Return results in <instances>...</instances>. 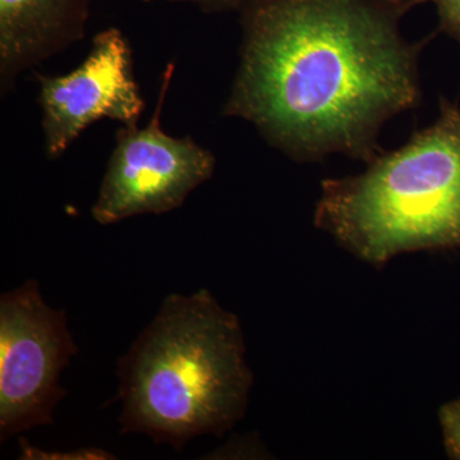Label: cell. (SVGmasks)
Returning <instances> with one entry per match:
<instances>
[{"mask_svg": "<svg viewBox=\"0 0 460 460\" xmlns=\"http://www.w3.org/2000/svg\"><path fill=\"white\" fill-rule=\"evenodd\" d=\"M420 0H247L241 62L224 115L257 127L299 162L370 163L381 127L420 98L402 16Z\"/></svg>", "mask_w": 460, "mask_h": 460, "instance_id": "obj_1", "label": "cell"}, {"mask_svg": "<svg viewBox=\"0 0 460 460\" xmlns=\"http://www.w3.org/2000/svg\"><path fill=\"white\" fill-rule=\"evenodd\" d=\"M120 434L181 452L246 413L253 375L241 323L208 289L166 296L118 361Z\"/></svg>", "mask_w": 460, "mask_h": 460, "instance_id": "obj_2", "label": "cell"}, {"mask_svg": "<svg viewBox=\"0 0 460 460\" xmlns=\"http://www.w3.org/2000/svg\"><path fill=\"white\" fill-rule=\"evenodd\" d=\"M362 174L323 181L317 228L374 266L417 251L460 247V108L408 144L381 153Z\"/></svg>", "mask_w": 460, "mask_h": 460, "instance_id": "obj_3", "label": "cell"}, {"mask_svg": "<svg viewBox=\"0 0 460 460\" xmlns=\"http://www.w3.org/2000/svg\"><path fill=\"white\" fill-rule=\"evenodd\" d=\"M78 353L66 314L50 307L36 280L0 296V438L53 425L66 395L62 371Z\"/></svg>", "mask_w": 460, "mask_h": 460, "instance_id": "obj_4", "label": "cell"}, {"mask_svg": "<svg viewBox=\"0 0 460 460\" xmlns=\"http://www.w3.org/2000/svg\"><path fill=\"white\" fill-rule=\"evenodd\" d=\"M174 65L166 66L159 99L144 128L123 126L102 177L91 215L102 226L145 214H165L184 204L190 193L210 180L214 154L190 136L172 137L162 128V111Z\"/></svg>", "mask_w": 460, "mask_h": 460, "instance_id": "obj_5", "label": "cell"}, {"mask_svg": "<svg viewBox=\"0 0 460 460\" xmlns=\"http://www.w3.org/2000/svg\"><path fill=\"white\" fill-rule=\"evenodd\" d=\"M45 153L58 159L102 118L135 126L145 109L133 74L131 47L117 27L96 33L89 57L65 75L36 74Z\"/></svg>", "mask_w": 460, "mask_h": 460, "instance_id": "obj_6", "label": "cell"}, {"mask_svg": "<svg viewBox=\"0 0 460 460\" xmlns=\"http://www.w3.org/2000/svg\"><path fill=\"white\" fill-rule=\"evenodd\" d=\"M93 0H0V89L83 40Z\"/></svg>", "mask_w": 460, "mask_h": 460, "instance_id": "obj_7", "label": "cell"}, {"mask_svg": "<svg viewBox=\"0 0 460 460\" xmlns=\"http://www.w3.org/2000/svg\"><path fill=\"white\" fill-rule=\"evenodd\" d=\"M21 459L48 460H107L115 459L113 454L99 447H81L72 452H45L33 447L25 438H20Z\"/></svg>", "mask_w": 460, "mask_h": 460, "instance_id": "obj_8", "label": "cell"}, {"mask_svg": "<svg viewBox=\"0 0 460 460\" xmlns=\"http://www.w3.org/2000/svg\"><path fill=\"white\" fill-rule=\"evenodd\" d=\"M447 456L460 460V398L447 402L438 413Z\"/></svg>", "mask_w": 460, "mask_h": 460, "instance_id": "obj_9", "label": "cell"}, {"mask_svg": "<svg viewBox=\"0 0 460 460\" xmlns=\"http://www.w3.org/2000/svg\"><path fill=\"white\" fill-rule=\"evenodd\" d=\"M435 3L441 29L460 42V0H420Z\"/></svg>", "mask_w": 460, "mask_h": 460, "instance_id": "obj_10", "label": "cell"}, {"mask_svg": "<svg viewBox=\"0 0 460 460\" xmlns=\"http://www.w3.org/2000/svg\"><path fill=\"white\" fill-rule=\"evenodd\" d=\"M145 2H153V0H145ZM164 2L190 3L205 13H222V12L239 11L247 0H164Z\"/></svg>", "mask_w": 460, "mask_h": 460, "instance_id": "obj_11", "label": "cell"}]
</instances>
